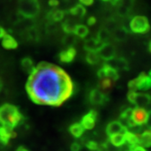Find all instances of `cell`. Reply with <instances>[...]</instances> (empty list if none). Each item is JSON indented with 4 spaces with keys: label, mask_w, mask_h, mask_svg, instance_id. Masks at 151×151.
<instances>
[{
    "label": "cell",
    "mask_w": 151,
    "mask_h": 151,
    "mask_svg": "<svg viewBox=\"0 0 151 151\" xmlns=\"http://www.w3.org/2000/svg\"><path fill=\"white\" fill-rule=\"evenodd\" d=\"M74 82L62 68L40 62L29 75L26 92L33 102L39 105L59 107L74 93Z\"/></svg>",
    "instance_id": "obj_1"
},
{
    "label": "cell",
    "mask_w": 151,
    "mask_h": 151,
    "mask_svg": "<svg viewBox=\"0 0 151 151\" xmlns=\"http://www.w3.org/2000/svg\"><path fill=\"white\" fill-rule=\"evenodd\" d=\"M25 121V118L16 106L5 103L0 106V124L14 129Z\"/></svg>",
    "instance_id": "obj_2"
},
{
    "label": "cell",
    "mask_w": 151,
    "mask_h": 151,
    "mask_svg": "<svg viewBox=\"0 0 151 151\" xmlns=\"http://www.w3.org/2000/svg\"><path fill=\"white\" fill-rule=\"evenodd\" d=\"M18 10L25 19H34L40 13V7L38 0H19Z\"/></svg>",
    "instance_id": "obj_3"
},
{
    "label": "cell",
    "mask_w": 151,
    "mask_h": 151,
    "mask_svg": "<svg viewBox=\"0 0 151 151\" xmlns=\"http://www.w3.org/2000/svg\"><path fill=\"white\" fill-rule=\"evenodd\" d=\"M130 31L134 34H146L150 29V24L148 18L144 15H136L129 22Z\"/></svg>",
    "instance_id": "obj_4"
},
{
    "label": "cell",
    "mask_w": 151,
    "mask_h": 151,
    "mask_svg": "<svg viewBox=\"0 0 151 151\" xmlns=\"http://www.w3.org/2000/svg\"><path fill=\"white\" fill-rule=\"evenodd\" d=\"M129 91H147L151 88V78L145 73H140L136 78L129 82Z\"/></svg>",
    "instance_id": "obj_5"
},
{
    "label": "cell",
    "mask_w": 151,
    "mask_h": 151,
    "mask_svg": "<svg viewBox=\"0 0 151 151\" xmlns=\"http://www.w3.org/2000/svg\"><path fill=\"white\" fill-rule=\"evenodd\" d=\"M128 100L135 105L136 108H145L151 103V96L145 92L129 91L128 93Z\"/></svg>",
    "instance_id": "obj_6"
},
{
    "label": "cell",
    "mask_w": 151,
    "mask_h": 151,
    "mask_svg": "<svg viewBox=\"0 0 151 151\" xmlns=\"http://www.w3.org/2000/svg\"><path fill=\"white\" fill-rule=\"evenodd\" d=\"M88 101L93 106H103L109 101L108 93L100 91L98 88H94L88 94Z\"/></svg>",
    "instance_id": "obj_7"
},
{
    "label": "cell",
    "mask_w": 151,
    "mask_h": 151,
    "mask_svg": "<svg viewBox=\"0 0 151 151\" xmlns=\"http://www.w3.org/2000/svg\"><path fill=\"white\" fill-rule=\"evenodd\" d=\"M97 76L100 78H108L113 81H117L119 78V70L114 69L111 65L108 64H104V65L97 70Z\"/></svg>",
    "instance_id": "obj_8"
},
{
    "label": "cell",
    "mask_w": 151,
    "mask_h": 151,
    "mask_svg": "<svg viewBox=\"0 0 151 151\" xmlns=\"http://www.w3.org/2000/svg\"><path fill=\"white\" fill-rule=\"evenodd\" d=\"M97 54L101 60L109 61V60H113V58H115L116 49L111 43L106 42L101 46V48L98 50Z\"/></svg>",
    "instance_id": "obj_9"
},
{
    "label": "cell",
    "mask_w": 151,
    "mask_h": 151,
    "mask_svg": "<svg viewBox=\"0 0 151 151\" xmlns=\"http://www.w3.org/2000/svg\"><path fill=\"white\" fill-rule=\"evenodd\" d=\"M97 118H98V114H97V111L94 109L90 110L88 113H86L82 117L81 124L85 129L91 130L95 127L97 121Z\"/></svg>",
    "instance_id": "obj_10"
},
{
    "label": "cell",
    "mask_w": 151,
    "mask_h": 151,
    "mask_svg": "<svg viewBox=\"0 0 151 151\" xmlns=\"http://www.w3.org/2000/svg\"><path fill=\"white\" fill-rule=\"evenodd\" d=\"M147 117H148V112L146 111L145 108H133L131 119L135 126H142L145 124Z\"/></svg>",
    "instance_id": "obj_11"
},
{
    "label": "cell",
    "mask_w": 151,
    "mask_h": 151,
    "mask_svg": "<svg viewBox=\"0 0 151 151\" xmlns=\"http://www.w3.org/2000/svg\"><path fill=\"white\" fill-rule=\"evenodd\" d=\"M76 50L74 47H67L65 50H61L58 55L59 60L64 64H70L76 58Z\"/></svg>",
    "instance_id": "obj_12"
},
{
    "label": "cell",
    "mask_w": 151,
    "mask_h": 151,
    "mask_svg": "<svg viewBox=\"0 0 151 151\" xmlns=\"http://www.w3.org/2000/svg\"><path fill=\"white\" fill-rule=\"evenodd\" d=\"M17 134L14 131V129H11L4 126H0V145H9V141L12 139L15 138Z\"/></svg>",
    "instance_id": "obj_13"
},
{
    "label": "cell",
    "mask_w": 151,
    "mask_h": 151,
    "mask_svg": "<svg viewBox=\"0 0 151 151\" xmlns=\"http://www.w3.org/2000/svg\"><path fill=\"white\" fill-rule=\"evenodd\" d=\"M127 128H125L119 121H113L109 123L106 128V133L108 137L113 134H117L120 133H125L127 131Z\"/></svg>",
    "instance_id": "obj_14"
},
{
    "label": "cell",
    "mask_w": 151,
    "mask_h": 151,
    "mask_svg": "<svg viewBox=\"0 0 151 151\" xmlns=\"http://www.w3.org/2000/svg\"><path fill=\"white\" fill-rule=\"evenodd\" d=\"M103 44H104L103 42L97 39V36L91 37L85 40L84 49L87 52H97Z\"/></svg>",
    "instance_id": "obj_15"
},
{
    "label": "cell",
    "mask_w": 151,
    "mask_h": 151,
    "mask_svg": "<svg viewBox=\"0 0 151 151\" xmlns=\"http://www.w3.org/2000/svg\"><path fill=\"white\" fill-rule=\"evenodd\" d=\"M108 65H111L114 69L117 70H127L129 69V63L128 60L123 58V57H119V58H113V60H109Z\"/></svg>",
    "instance_id": "obj_16"
},
{
    "label": "cell",
    "mask_w": 151,
    "mask_h": 151,
    "mask_svg": "<svg viewBox=\"0 0 151 151\" xmlns=\"http://www.w3.org/2000/svg\"><path fill=\"white\" fill-rule=\"evenodd\" d=\"M65 14V11L60 10V9H52L47 14L46 17L50 23L55 24V23L61 21L64 19Z\"/></svg>",
    "instance_id": "obj_17"
},
{
    "label": "cell",
    "mask_w": 151,
    "mask_h": 151,
    "mask_svg": "<svg viewBox=\"0 0 151 151\" xmlns=\"http://www.w3.org/2000/svg\"><path fill=\"white\" fill-rule=\"evenodd\" d=\"M20 66H21V69L23 70V71L26 74H29V75H30L35 68L34 60L30 57L23 58L20 61Z\"/></svg>",
    "instance_id": "obj_18"
},
{
    "label": "cell",
    "mask_w": 151,
    "mask_h": 151,
    "mask_svg": "<svg viewBox=\"0 0 151 151\" xmlns=\"http://www.w3.org/2000/svg\"><path fill=\"white\" fill-rule=\"evenodd\" d=\"M2 45L4 48L7 49V50H14L18 47V42L11 35L6 34L3 37Z\"/></svg>",
    "instance_id": "obj_19"
},
{
    "label": "cell",
    "mask_w": 151,
    "mask_h": 151,
    "mask_svg": "<svg viewBox=\"0 0 151 151\" xmlns=\"http://www.w3.org/2000/svg\"><path fill=\"white\" fill-rule=\"evenodd\" d=\"M70 134L76 139H79L83 135L85 132V129L82 127L81 123H74L69 127Z\"/></svg>",
    "instance_id": "obj_20"
},
{
    "label": "cell",
    "mask_w": 151,
    "mask_h": 151,
    "mask_svg": "<svg viewBox=\"0 0 151 151\" xmlns=\"http://www.w3.org/2000/svg\"><path fill=\"white\" fill-rule=\"evenodd\" d=\"M139 145L144 148L151 147V129L145 130L139 135Z\"/></svg>",
    "instance_id": "obj_21"
},
{
    "label": "cell",
    "mask_w": 151,
    "mask_h": 151,
    "mask_svg": "<svg viewBox=\"0 0 151 151\" xmlns=\"http://www.w3.org/2000/svg\"><path fill=\"white\" fill-rule=\"evenodd\" d=\"M125 133H120L117 134H113L109 137V142L115 147H121L126 144L125 140Z\"/></svg>",
    "instance_id": "obj_22"
},
{
    "label": "cell",
    "mask_w": 151,
    "mask_h": 151,
    "mask_svg": "<svg viewBox=\"0 0 151 151\" xmlns=\"http://www.w3.org/2000/svg\"><path fill=\"white\" fill-rule=\"evenodd\" d=\"M129 33V30L124 26L117 28L113 32V37L116 40L118 41H123L124 40H126V38L128 37V35Z\"/></svg>",
    "instance_id": "obj_23"
},
{
    "label": "cell",
    "mask_w": 151,
    "mask_h": 151,
    "mask_svg": "<svg viewBox=\"0 0 151 151\" xmlns=\"http://www.w3.org/2000/svg\"><path fill=\"white\" fill-rule=\"evenodd\" d=\"M69 14L72 16L76 17V18H83L86 15V9L83 5L80 4H76L74 7L70 8L69 9Z\"/></svg>",
    "instance_id": "obj_24"
},
{
    "label": "cell",
    "mask_w": 151,
    "mask_h": 151,
    "mask_svg": "<svg viewBox=\"0 0 151 151\" xmlns=\"http://www.w3.org/2000/svg\"><path fill=\"white\" fill-rule=\"evenodd\" d=\"M125 140L126 143L129 144V146H136L139 145V135L136 134L134 132L129 131V129L125 132Z\"/></svg>",
    "instance_id": "obj_25"
},
{
    "label": "cell",
    "mask_w": 151,
    "mask_h": 151,
    "mask_svg": "<svg viewBox=\"0 0 151 151\" xmlns=\"http://www.w3.org/2000/svg\"><path fill=\"white\" fill-rule=\"evenodd\" d=\"M114 81L108 78H100L98 82V89L102 92L107 93L112 89Z\"/></svg>",
    "instance_id": "obj_26"
},
{
    "label": "cell",
    "mask_w": 151,
    "mask_h": 151,
    "mask_svg": "<svg viewBox=\"0 0 151 151\" xmlns=\"http://www.w3.org/2000/svg\"><path fill=\"white\" fill-rule=\"evenodd\" d=\"M88 33H89V29H88L87 26L84 25V24H76L75 30H74V35L76 36L83 39L87 36Z\"/></svg>",
    "instance_id": "obj_27"
},
{
    "label": "cell",
    "mask_w": 151,
    "mask_h": 151,
    "mask_svg": "<svg viewBox=\"0 0 151 151\" xmlns=\"http://www.w3.org/2000/svg\"><path fill=\"white\" fill-rule=\"evenodd\" d=\"M76 23L74 20H71L70 19H65V21L62 24V29L65 34H74V30L76 26Z\"/></svg>",
    "instance_id": "obj_28"
},
{
    "label": "cell",
    "mask_w": 151,
    "mask_h": 151,
    "mask_svg": "<svg viewBox=\"0 0 151 151\" xmlns=\"http://www.w3.org/2000/svg\"><path fill=\"white\" fill-rule=\"evenodd\" d=\"M86 60L88 64L94 65H97L100 62L101 59L97 54V52H87L86 55Z\"/></svg>",
    "instance_id": "obj_29"
},
{
    "label": "cell",
    "mask_w": 151,
    "mask_h": 151,
    "mask_svg": "<svg viewBox=\"0 0 151 151\" xmlns=\"http://www.w3.org/2000/svg\"><path fill=\"white\" fill-rule=\"evenodd\" d=\"M76 41V38L74 34H66L65 37L63 38V44L67 47H73V45Z\"/></svg>",
    "instance_id": "obj_30"
},
{
    "label": "cell",
    "mask_w": 151,
    "mask_h": 151,
    "mask_svg": "<svg viewBox=\"0 0 151 151\" xmlns=\"http://www.w3.org/2000/svg\"><path fill=\"white\" fill-rule=\"evenodd\" d=\"M86 147L91 151H97L98 148H99V144L94 140H89L85 144Z\"/></svg>",
    "instance_id": "obj_31"
},
{
    "label": "cell",
    "mask_w": 151,
    "mask_h": 151,
    "mask_svg": "<svg viewBox=\"0 0 151 151\" xmlns=\"http://www.w3.org/2000/svg\"><path fill=\"white\" fill-rule=\"evenodd\" d=\"M81 142L79 141H74L71 145H70V150L71 151H80L81 150Z\"/></svg>",
    "instance_id": "obj_32"
},
{
    "label": "cell",
    "mask_w": 151,
    "mask_h": 151,
    "mask_svg": "<svg viewBox=\"0 0 151 151\" xmlns=\"http://www.w3.org/2000/svg\"><path fill=\"white\" fill-rule=\"evenodd\" d=\"M127 151H146L145 148L142 147L140 145L136 146H129Z\"/></svg>",
    "instance_id": "obj_33"
},
{
    "label": "cell",
    "mask_w": 151,
    "mask_h": 151,
    "mask_svg": "<svg viewBox=\"0 0 151 151\" xmlns=\"http://www.w3.org/2000/svg\"><path fill=\"white\" fill-rule=\"evenodd\" d=\"M96 22H97L96 18L93 16H91L87 19V20H86V24H87V25H88V26H93V25L96 24Z\"/></svg>",
    "instance_id": "obj_34"
},
{
    "label": "cell",
    "mask_w": 151,
    "mask_h": 151,
    "mask_svg": "<svg viewBox=\"0 0 151 151\" xmlns=\"http://www.w3.org/2000/svg\"><path fill=\"white\" fill-rule=\"evenodd\" d=\"M49 5L52 8H56L59 5V0H49Z\"/></svg>",
    "instance_id": "obj_35"
},
{
    "label": "cell",
    "mask_w": 151,
    "mask_h": 151,
    "mask_svg": "<svg viewBox=\"0 0 151 151\" xmlns=\"http://www.w3.org/2000/svg\"><path fill=\"white\" fill-rule=\"evenodd\" d=\"M80 3L81 4V5H85V6H90L92 5L94 2V0H79Z\"/></svg>",
    "instance_id": "obj_36"
},
{
    "label": "cell",
    "mask_w": 151,
    "mask_h": 151,
    "mask_svg": "<svg viewBox=\"0 0 151 151\" xmlns=\"http://www.w3.org/2000/svg\"><path fill=\"white\" fill-rule=\"evenodd\" d=\"M146 124L150 128V129H151V111L148 113V117H147V120H146Z\"/></svg>",
    "instance_id": "obj_37"
},
{
    "label": "cell",
    "mask_w": 151,
    "mask_h": 151,
    "mask_svg": "<svg viewBox=\"0 0 151 151\" xmlns=\"http://www.w3.org/2000/svg\"><path fill=\"white\" fill-rule=\"evenodd\" d=\"M15 151H30L29 149H28L27 147H25V146H19L18 148L16 149V150Z\"/></svg>",
    "instance_id": "obj_38"
},
{
    "label": "cell",
    "mask_w": 151,
    "mask_h": 151,
    "mask_svg": "<svg viewBox=\"0 0 151 151\" xmlns=\"http://www.w3.org/2000/svg\"><path fill=\"white\" fill-rule=\"evenodd\" d=\"M6 34V31L5 29H4V27H2V26H0V38H3L4 35H5Z\"/></svg>",
    "instance_id": "obj_39"
},
{
    "label": "cell",
    "mask_w": 151,
    "mask_h": 151,
    "mask_svg": "<svg viewBox=\"0 0 151 151\" xmlns=\"http://www.w3.org/2000/svg\"><path fill=\"white\" fill-rule=\"evenodd\" d=\"M120 1H121V0H110V2L112 3V4H113V5H116V4H118Z\"/></svg>",
    "instance_id": "obj_40"
},
{
    "label": "cell",
    "mask_w": 151,
    "mask_h": 151,
    "mask_svg": "<svg viewBox=\"0 0 151 151\" xmlns=\"http://www.w3.org/2000/svg\"><path fill=\"white\" fill-rule=\"evenodd\" d=\"M148 50H149V51L151 53V40L148 44Z\"/></svg>",
    "instance_id": "obj_41"
},
{
    "label": "cell",
    "mask_w": 151,
    "mask_h": 151,
    "mask_svg": "<svg viewBox=\"0 0 151 151\" xmlns=\"http://www.w3.org/2000/svg\"><path fill=\"white\" fill-rule=\"evenodd\" d=\"M2 87H3V82H2V80L0 79V92L2 90Z\"/></svg>",
    "instance_id": "obj_42"
},
{
    "label": "cell",
    "mask_w": 151,
    "mask_h": 151,
    "mask_svg": "<svg viewBox=\"0 0 151 151\" xmlns=\"http://www.w3.org/2000/svg\"><path fill=\"white\" fill-rule=\"evenodd\" d=\"M148 76H150V78H151V70H150V71L149 72V74H148Z\"/></svg>",
    "instance_id": "obj_43"
},
{
    "label": "cell",
    "mask_w": 151,
    "mask_h": 151,
    "mask_svg": "<svg viewBox=\"0 0 151 151\" xmlns=\"http://www.w3.org/2000/svg\"><path fill=\"white\" fill-rule=\"evenodd\" d=\"M104 2H108V1H110V0H103Z\"/></svg>",
    "instance_id": "obj_44"
}]
</instances>
